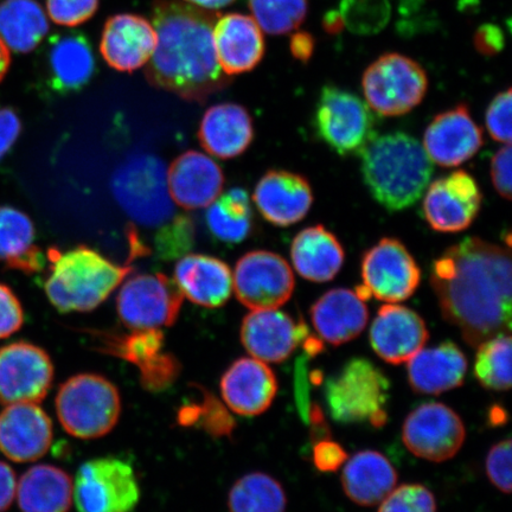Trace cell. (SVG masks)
Segmentation results:
<instances>
[{
    "mask_svg": "<svg viewBox=\"0 0 512 512\" xmlns=\"http://www.w3.org/2000/svg\"><path fill=\"white\" fill-rule=\"evenodd\" d=\"M63 430L74 438L105 437L117 426L121 396L115 384L99 374H78L64 381L55 400Z\"/></svg>",
    "mask_w": 512,
    "mask_h": 512,
    "instance_id": "obj_5",
    "label": "cell"
},
{
    "mask_svg": "<svg viewBox=\"0 0 512 512\" xmlns=\"http://www.w3.org/2000/svg\"><path fill=\"white\" fill-rule=\"evenodd\" d=\"M49 83L57 93L79 92L92 80L95 57L91 42L79 31L50 37L47 43Z\"/></svg>",
    "mask_w": 512,
    "mask_h": 512,
    "instance_id": "obj_28",
    "label": "cell"
},
{
    "mask_svg": "<svg viewBox=\"0 0 512 512\" xmlns=\"http://www.w3.org/2000/svg\"><path fill=\"white\" fill-rule=\"evenodd\" d=\"M53 437V421L37 403H16L0 413V451L12 462L41 459Z\"/></svg>",
    "mask_w": 512,
    "mask_h": 512,
    "instance_id": "obj_19",
    "label": "cell"
},
{
    "mask_svg": "<svg viewBox=\"0 0 512 512\" xmlns=\"http://www.w3.org/2000/svg\"><path fill=\"white\" fill-rule=\"evenodd\" d=\"M183 298L175 280L165 274L134 275L120 288L118 315L128 329H160L177 322Z\"/></svg>",
    "mask_w": 512,
    "mask_h": 512,
    "instance_id": "obj_11",
    "label": "cell"
},
{
    "mask_svg": "<svg viewBox=\"0 0 512 512\" xmlns=\"http://www.w3.org/2000/svg\"><path fill=\"white\" fill-rule=\"evenodd\" d=\"M47 258L50 273L44 288L51 305L63 313L96 309L134 271L130 261L119 266L86 246L64 253L50 248Z\"/></svg>",
    "mask_w": 512,
    "mask_h": 512,
    "instance_id": "obj_4",
    "label": "cell"
},
{
    "mask_svg": "<svg viewBox=\"0 0 512 512\" xmlns=\"http://www.w3.org/2000/svg\"><path fill=\"white\" fill-rule=\"evenodd\" d=\"M475 48L484 56H494L504 48L503 30L494 24H484L475 34Z\"/></svg>",
    "mask_w": 512,
    "mask_h": 512,
    "instance_id": "obj_50",
    "label": "cell"
},
{
    "mask_svg": "<svg viewBox=\"0 0 512 512\" xmlns=\"http://www.w3.org/2000/svg\"><path fill=\"white\" fill-rule=\"evenodd\" d=\"M194 240V227L187 216L174 217L169 226L160 230L157 245L165 258H174L190 248Z\"/></svg>",
    "mask_w": 512,
    "mask_h": 512,
    "instance_id": "obj_44",
    "label": "cell"
},
{
    "mask_svg": "<svg viewBox=\"0 0 512 512\" xmlns=\"http://www.w3.org/2000/svg\"><path fill=\"white\" fill-rule=\"evenodd\" d=\"M254 21L270 35H285L305 22L309 0H248Z\"/></svg>",
    "mask_w": 512,
    "mask_h": 512,
    "instance_id": "obj_40",
    "label": "cell"
},
{
    "mask_svg": "<svg viewBox=\"0 0 512 512\" xmlns=\"http://www.w3.org/2000/svg\"><path fill=\"white\" fill-rule=\"evenodd\" d=\"M10 64L11 56L9 48L6 47V44L3 42L2 38H0V82L3 81L6 73H8Z\"/></svg>",
    "mask_w": 512,
    "mask_h": 512,
    "instance_id": "obj_56",
    "label": "cell"
},
{
    "mask_svg": "<svg viewBox=\"0 0 512 512\" xmlns=\"http://www.w3.org/2000/svg\"><path fill=\"white\" fill-rule=\"evenodd\" d=\"M207 222L217 239L229 243L246 240L253 229L251 201L245 190L235 188L210 204Z\"/></svg>",
    "mask_w": 512,
    "mask_h": 512,
    "instance_id": "obj_37",
    "label": "cell"
},
{
    "mask_svg": "<svg viewBox=\"0 0 512 512\" xmlns=\"http://www.w3.org/2000/svg\"><path fill=\"white\" fill-rule=\"evenodd\" d=\"M294 287L291 267L279 254L249 252L236 264L233 290L240 303L253 311L278 309L290 300Z\"/></svg>",
    "mask_w": 512,
    "mask_h": 512,
    "instance_id": "obj_12",
    "label": "cell"
},
{
    "mask_svg": "<svg viewBox=\"0 0 512 512\" xmlns=\"http://www.w3.org/2000/svg\"><path fill=\"white\" fill-rule=\"evenodd\" d=\"M511 96V88L498 93L486 110V128L498 143L511 144Z\"/></svg>",
    "mask_w": 512,
    "mask_h": 512,
    "instance_id": "obj_45",
    "label": "cell"
},
{
    "mask_svg": "<svg viewBox=\"0 0 512 512\" xmlns=\"http://www.w3.org/2000/svg\"><path fill=\"white\" fill-rule=\"evenodd\" d=\"M511 253L479 238L457 243L433 262L431 284L441 315L478 347L511 330Z\"/></svg>",
    "mask_w": 512,
    "mask_h": 512,
    "instance_id": "obj_1",
    "label": "cell"
},
{
    "mask_svg": "<svg viewBox=\"0 0 512 512\" xmlns=\"http://www.w3.org/2000/svg\"><path fill=\"white\" fill-rule=\"evenodd\" d=\"M49 31V22L35 0H4L0 3V38L16 53L36 49Z\"/></svg>",
    "mask_w": 512,
    "mask_h": 512,
    "instance_id": "obj_36",
    "label": "cell"
},
{
    "mask_svg": "<svg viewBox=\"0 0 512 512\" xmlns=\"http://www.w3.org/2000/svg\"><path fill=\"white\" fill-rule=\"evenodd\" d=\"M198 138L210 155L221 159L235 158L253 142V120L245 107L216 105L204 114Z\"/></svg>",
    "mask_w": 512,
    "mask_h": 512,
    "instance_id": "obj_31",
    "label": "cell"
},
{
    "mask_svg": "<svg viewBox=\"0 0 512 512\" xmlns=\"http://www.w3.org/2000/svg\"><path fill=\"white\" fill-rule=\"evenodd\" d=\"M17 480L12 467L0 462V512L8 510L16 497Z\"/></svg>",
    "mask_w": 512,
    "mask_h": 512,
    "instance_id": "obj_52",
    "label": "cell"
},
{
    "mask_svg": "<svg viewBox=\"0 0 512 512\" xmlns=\"http://www.w3.org/2000/svg\"><path fill=\"white\" fill-rule=\"evenodd\" d=\"M348 454L344 448L328 439L318 440L313 446V463L322 472H335L347 462Z\"/></svg>",
    "mask_w": 512,
    "mask_h": 512,
    "instance_id": "obj_48",
    "label": "cell"
},
{
    "mask_svg": "<svg viewBox=\"0 0 512 512\" xmlns=\"http://www.w3.org/2000/svg\"><path fill=\"white\" fill-rule=\"evenodd\" d=\"M323 25L325 31H328L331 35H336L341 32L344 28V23L339 11L332 10L325 15L323 19Z\"/></svg>",
    "mask_w": 512,
    "mask_h": 512,
    "instance_id": "obj_54",
    "label": "cell"
},
{
    "mask_svg": "<svg viewBox=\"0 0 512 512\" xmlns=\"http://www.w3.org/2000/svg\"><path fill=\"white\" fill-rule=\"evenodd\" d=\"M465 438L462 418L439 402L415 408L402 427V440L408 451L433 463H443L456 456Z\"/></svg>",
    "mask_w": 512,
    "mask_h": 512,
    "instance_id": "obj_13",
    "label": "cell"
},
{
    "mask_svg": "<svg viewBox=\"0 0 512 512\" xmlns=\"http://www.w3.org/2000/svg\"><path fill=\"white\" fill-rule=\"evenodd\" d=\"M362 279L370 297L396 304L418 290L421 270L401 241L386 238L363 255Z\"/></svg>",
    "mask_w": 512,
    "mask_h": 512,
    "instance_id": "obj_15",
    "label": "cell"
},
{
    "mask_svg": "<svg viewBox=\"0 0 512 512\" xmlns=\"http://www.w3.org/2000/svg\"><path fill=\"white\" fill-rule=\"evenodd\" d=\"M184 2L204 10L217 11L233 4L235 0H184Z\"/></svg>",
    "mask_w": 512,
    "mask_h": 512,
    "instance_id": "obj_55",
    "label": "cell"
},
{
    "mask_svg": "<svg viewBox=\"0 0 512 512\" xmlns=\"http://www.w3.org/2000/svg\"><path fill=\"white\" fill-rule=\"evenodd\" d=\"M366 101L336 86H325L315 110L320 139L342 157L361 156L377 137V119Z\"/></svg>",
    "mask_w": 512,
    "mask_h": 512,
    "instance_id": "obj_8",
    "label": "cell"
},
{
    "mask_svg": "<svg viewBox=\"0 0 512 512\" xmlns=\"http://www.w3.org/2000/svg\"><path fill=\"white\" fill-rule=\"evenodd\" d=\"M344 27L357 35H374L386 28L389 0H342L339 6Z\"/></svg>",
    "mask_w": 512,
    "mask_h": 512,
    "instance_id": "obj_41",
    "label": "cell"
},
{
    "mask_svg": "<svg viewBox=\"0 0 512 512\" xmlns=\"http://www.w3.org/2000/svg\"><path fill=\"white\" fill-rule=\"evenodd\" d=\"M100 350L139 369L145 389L159 392L169 388L181 374V363L164 351L165 336L160 329L133 330L127 335H104Z\"/></svg>",
    "mask_w": 512,
    "mask_h": 512,
    "instance_id": "obj_16",
    "label": "cell"
},
{
    "mask_svg": "<svg viewBox=\"0 0 512 512\" xmlns=\"http://www.w3.org/2000/svg\"><path fill=\"white\" fill-rule=\"evenodd\" d=\"M287 497L277 479L252 472L236 480L229 491L230 512H285Z\"/></svg>",
    "mask_w": 512,
    "mask_h": 512,
    "instance_id": "obj_38",
    "label": "cell"
},
{
    "mask_svg": "<svg viewBox=\"0 0 512 512\" xmlns=\"http://www.w3.org/2000/svg\"><path fill=\"white\" fill-rule=\"evenodd\" d=\"M475 376L482 387L507 392L511 387V337L501 334L478 345Z\"/></svg>",
    "mask_w": 512,
    "mask_h": 512,
    "instance_id": "obj_39",
    "label": "cell"
},
{
    "mask_svg": "<svg viewBox=\"0 0 512 512\" xmlns=\"http://www.w3.org/2000/svg\"><path fill=\"white\" fill-rule=\"evenodd\" d=\"M398 472L382 453L366 450L357 452L344 466L342 486L352 502L362 507H374L396 488Z\"/></svg>",
    "mask_w": 512,
    "mask_h": 512,
    "instance_id": "obj_32",
    "label": "cell"
},
{
    "mask_svg": "<svg viewBox=\"0 0 512 512\" xmlns=\"http://www.w3.org/2000/svg\"><path fill=\"white\" fill-rule=\"evenodd\" d=\"M482 201L476 179L459 170L437 179L428 187L422 210L433 230L458 233L476 220Z\"/></svg>",
    "mask_w": 512,
    "mask_h": 512,
    "instance_id": "obj_17",
    "label": "cell"
},
{
    "mask_svg": "<svg viewBox=\"0 0 512 512\" xmlns=\"http://www.w3.org/2000/svg\"><path fill=\"white\" fill-rule=\"evenodd\" d=\"M98 8L99 0H47L51 21L62 27H78L91 19Z\"/></svg>",
    "mask_w": 512,
    "mask_h": 512,
    "instance_id": "obj_43",
    "label": "cell"
},
{
    "mask_svg": "<svg viewBox=\"0 0 512 512\" xmlns=\"http://www.w3.org/2000/svg\"><path fill=\"white\" fill-rule=\"evenodd\" d=\"M213 38L217 61L228 76L251 72L264 59L265 38L253 17L220 16L214 25Z\"/></svg>",
    "mask_w": 512,
    "mask_h": 512,
    "instance_id": "obj_25",
    "label": "cell"
},
{
    "mask_svg": "<svg viewBox=\"0 0 512 512\" xmlns=\"http://www.w3.org/2000/svg\"><path fill=\"white\" fill-rule=\"evenodd\" d=\"M157 47V32L146 18L121 14L108 19L102 31V57L119 72L132 73L151 59Z\"/></svg>",
    "mask_w": 512,
    "mask_h": 512,
    "instance_id": "obj_23",
    "label": "cell"
},
{
    "mask_svg": "<svg viewBox=\"0 0 512 512\" xmlns=\"http://www.w3.org/2000/svg\"><path fill=\"white\" fill-rule=\"evenodd\" d=\"M310 316L320 338L332 345H342L360 336L366 329L369 312L366 300L356 291L335 288L312 305Z\"/></svg>",
    "mask_w": 512,
    "mask_h": 512,
    "instance_id": "obj_27",
    "label": "cell"
},
{
    "mask_svg": "<svg viewBox=\"0 0 512 512\" xmlns=\"http://www.w3.org/2000/svg\"><path fill=\"white\" fill-rule=\"evenodd\" d=\"M483 144V132L472 119L469 107L460 105L433 119L422 146L432 162L454 168L475 157Z\"/></svg>",
    "mask_w": 512,
    "mask_h": 512,
    "instance_id": "obj_21",
    "label": "cell"
},
{
    "mask_svg": "<svg viewBox=\"0 0 512 512\" xmlns=\"http://www.w3.org/2000/svg\"><path fill=\"white\" fill-rule=\"evenodd\" d=\"M388 377L367 358H352L326 383L325 398L329 412L341 424L370 422L386 425L389 399Z\"/></svg>",
    "mask_w": 512,
    "mask_h": 512,
    "instance_id": "obj_6",
    "label": "cell"
},
{
    "mask_svg": "<svg viewBox=\"0 0 512 512\" xmlns=\"http://www.w3.org/2000/svg\"><path fill=\"white\" fill-rule=\"evenodd\" d=\"M408 381L415 393L439 395L464 383L467 360L462 349L452 342L421 349L408 361Z\"/></svg>",
    "mask_w": 512,
    "mask_h": 512,
    "instance_id": "obj_30",
    "label": "cell"
},
{
    "mask_svg": "<svg viewBox=\"0 0 512 512\" xmlns=\"http://www.w3.org/2000/svg\"><path fill=\"white\" fill-rule=\"evenodd\" d=\"M489 420L492 426H502L507 422L508 414L504 411V408L494 406L491 408Z\"/></svg>",
    "mask_w": 512,
    "mask_h": 512,
    "instance_id": "obj_57",
    "label": "cell"
},
{
    "mask_svg": "<svg viewBox=\"0 0 512 512\" xmlns=\"http://www.w3.org/2000/svg\"><path fill=\"white\" fill-rule=\"evenodd\" d=\"M316 40L309 32L299 31L291 37L290 50L294 59L307 63L315 53Z\"/></svg>",
    "mask_w": 512,
    "mask_h": 512,
    "instance_id": "obj_53",
    "label": "cell"
},
{
    "mask_svg": "<svg viewBox=\"0 0 512 512\" xmlns=\"http://www.w3.org/2000/svg\"><path fill=\"white\" fill-rule=\"evenodd\" d=\"M253 200L268 222L277 227H290L309 214L313 194L303 176L272 170L256 184Z\"/></svg>",
    "mask_w": 512,
    "mask_h": 512,
    "instance_id": "obj_24",
    "label": "cell"
},
{
    "mask_svg": "<svg viewBox=\"0 0 512 512\" xmlns=\"http://www.w3.org/2000/svg\"><path fill=\"white\" fill-rule=\"evenodd\" d=\"M54 382L48 352L35 344L16 342L0 349V403H40Z\"/></svg>",
    "mask_w": 512,
    "mask_h": 512,
    "instance_id": "obj_14",
    "label": "cell"
},
{
    "mask_svg": "<svg viewBox=\"0 0 512 512\" xmlns=\"http://www.w3.org/2000/svg\"><path fill=\"white\" fill-rule=\"evenodd\" d=\"M361 157L364 183L374 200L390 213L413 207L433 175L424 146L407 133L376 137Z\"/></svg>",
    "mask_w": 512,
    "mask_h": 512,
    "instance_id": "obj_3",
    "label": "cell"
},
{
    "mask_svg": "<svg viewBox=\"0 0 512 512\" xmlns=\"http://www.w3.org/2000/svg\"><path fill=\"white\" fill-rule=\"evenodd\" d=\"M490 482L504 494L511 492V440L499 441L491 447L485 462Z\"/></svg>",
    "mask_w": 512,
    "mask_h": 512,
    "instance_id": "obj_46",
    "label": "cell"
},
{
    "mask_svg": "<svg viewBox=\"0 0 512 512\" xmlns=\"http://www.w3.org/2000/svg\"><path fill=\"white\" fill-rule=\"evenodd\" d=\"M22 124L11 108L0 110V159L9 152L21 134Z\"/></svg>",
    "mask_w": 512,
    "mask_h": 512,
    "instance_id": "obj_51",
    "label": "cell"
},
{
    "mask_svg": "<svg viewBox=\"0 0 512 512\" xmlns=\"http://www.w3.org/2000/svg\"><path fill=\"white\" fill-rule=\"evenodd\" d=\"M219 12L204 10L179 0H155L153 28L155 53L145 75L153 87L184 100L204 102L230 82L217 61L213 29Z\"/></svg>",
    "mask_w": 512,
    "mask_h": 512,
    "instance_id": "obj_2",
    "label": "cell"
},
{
    "mask_svg": "<svg viewBox=\"0 0 512 512\" xmlns=\"http://www.w3.org/2000/svg\"><path fill=\"white\" fill-rule=\"evenodd\" d=\"M35 226L28 215L0 207V261L27 274L41 272L46 256L35 245Z\"/></svg>",
    "mask_w": 512,
    "mask_h": 512,
    "instance_id": "obj_35",
    "label": "cell"
},
{
    "mask_svg": "<svg viewBox=\"0 0 512 512\" xmlns=\"http://www.w3.org/2000/svg\"><path fill=\"white\" fill-rule=\"evenodd\" d=\"M224 402L241 416L265 413L278 393V380L267 363L242 357L226 370L220 382Z\"/></svg>",
    "mask_w": 512,
    "mask_h": 512,
    "instance_id": "obj_22",
    "label": "cell"
},
{
    "mask_svg": "<svg viewBox=\"0 0 512 512\" xmlns=\"http://www.w3.org/2000/svg\"><path fill=\"white\" fill-rule=\"evenodd\" d=\"M370 344L384 362H408L430 338L425 320L406 306L383 305L370 328Z\"/></svg>",
    "mask_w": 512,
    "mask_h": 512,
    "instance_id": "obj_20",
    "label": "cell"
},
{
    "mask_svg": "<svg viewBox=\"0 0 512 512\" xmlns=\"http://www.w3.org/2000/svg\"><path fill=\"white\" fill-rule=\"evenodd\" d=\"M362 88L368 106L382 117H401L419 106L428 91L425 69L411 57L388 53L370 64Z\"/></svg>",
    "mask_w": 512,
    "mask_h": 512,
    "instance_id": "obj_9",
    "label": "cell"
},
{
    "mask_svg": "<svg viewBox=\"0 0 512 512\" xmlns=\"http://www.w3.org/2000/svg\"><path fill=\"white\" fill-rule=\"evenodd\" d=\"M379 512H437V501L426 486L405 484L383 499Z\"/></svg>",
    "mask_w": 512,
    "mask_h": 512,
    "instance_id": "obj_42",
    "label": "cell"
},
{
    "mask_svg": "<svg viewBox=\"0 0 512 512\" xmlns=\"http://www.w3.org/2000/svg\"><path fill=\"white\" fill-rule=\"evenodd\" d=\"M24 312L21 302L11 288L0 284V339L8 338L21 330Z\"/></svg>",
    "mask_w": 512,
    "mask_h": 512,
    "instance_id": "obj_47",
    "label": "cell"
},
{
    "mask_svg": "<svg viewBox=\"0 0 512 512\" xmlns=\"http://www.w3.org/2000/svg\"><path fill=\"white\" fill-rule=\"evenodd\" d=\"M16 494L22 512H69L73 482L60 467L36 465L19 479Z\"/></svg>",
    "mask_w": 512,
    "mask_h": 512,
    "instance_id": "obj_34",
    "label": "cell"
},
{
    "mask_svg": "<svg viewBox=\"0 0 512 512\" xmlns=\"http://www.w3.org/2000/svg\"><path fill=\"white\" fill-rule=\"evenodd\" d=\"M223 183L220 166L197 151L183 153L168 171L172 201L185 210L209 207L219 197Z\"/></svg>",
    "mask_w": 512,
    "mask_h": 512,
    "instance_id": "obj_26",
    "label": "cell"
},
{
    "mask_svg": "<svg viewBox=\"0 0 512 512\" xmlns=\"http://www.w3.org/2000/svg\"><path fill=\"white\" fill-rule=\"evenodd\" d=\"M511 155V144H505L491 162L492 184L507 201L511 200Z\"/></svg>",
    "mask_w": 512,
    "mask_h": 512,
    "instance_id": "obj_49",
    "label": "cell"
},
{
    "mask_svg": "<svg viewBox=\"0 0 512 512\" xmlns=\"http://www.w3.org/2000/svg\"><path fill=\"white\" fill-rule=\"evenodd\" d=\"M175 283L191 303L215 309L226 304L233 292V274L213 256H184L175 267Z\"/></svg>",
    "mask_w": 512,
    "mask_h": 512,
    "instance_id": "obj_29",
    "label": "cell"
},
{
    "mask_svg": "<svg viewBox=\"0 0 512 512\" xmlns=\"http://www.w3.org/2000/svg\"><path fill=\"white\" fill-rule=\"evenodd\" d=\"M112 189L127 215L144 227H158L175 217L168 171L155 156L128 159L115 172Z\"/></svg>",
    "mask_w": 512,
    "mask_h": 512,
    "instance_id": "obj_7",
    "label": "cell"
},
{
    "mask_svg": "<svg viewBox=\"0 0 512 512\" xmlns=\"http://www.w3.org/2000/svg\"><path fill=\"white\" fill-rule=\"evenodd\" d=\"M294 268L313 283H328L342 270L344 248L324 226L306 228L294 238L291 247Z\"/></svg>",
    "mask_w": 512,
    "mask_h": 512,
    "instance_id": "obj_33",
    "label": "cell"
},
{
    "mask_svg": "<svg viewBox=\"0 0 512 512\" xmlns=\"http://www.w3.org/2000/svg\"><path fill=\"white\" fill-rule=\"evenodd\" d=\"M307 332L305 324L296 323L286 312L260 310L243 318L240 337L243 348L256 360L281 363L305 341Z\"/></svg>",
    "mask_w": 512,
    "mask_h": 512,
    "instance_id": "obj_18",
    "label": "cell"
},
{
    "mask_svg": "<svg viewBox=\"0 0 512 512\" xmlns=\"http://www.w3.org/2000/svg\"><path fill=\"white\" fill-rule=\"evenodd\" d=\"M73 499L79 512H133L140 501L136 473L124 460H88L76 472Z\"/></svg>",
    "mask_w": 512,
    "mask_h": 512,
    "instance_id": "obj_10",
    "label": "cell"
}]
</instances>
